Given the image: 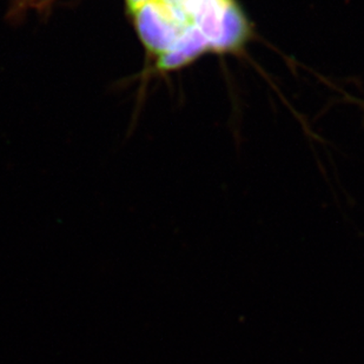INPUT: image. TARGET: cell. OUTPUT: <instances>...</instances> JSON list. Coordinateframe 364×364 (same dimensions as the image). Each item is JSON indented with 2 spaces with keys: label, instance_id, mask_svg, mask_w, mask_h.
<instances>
[{
  "label": "cell",
  "instance_id": "obj_1",
  "mask_svg": "<svg viewBox=\"0 0 364 364\" xmlns=\"http://www.w3.org/2000/svg\"><path fill=\"white\" fill-rule=\"evenodd\" d=\"M132 14L141 41L159 55L170 51L179 38L193 28L163 0H151Z\"/></svg>",
  "mask_w": 364,
  "mask_h": 364
},
{
  "label": "cell",
  "instance_id": "obj_2",
  "mask_svg": "<svg viewBox=\"0 0 364 364\" xmlns=\"http://www.w3.org/2000/svg\"><path fill=\"white\" fill-rule=\"evenodd\" d=\"M127 5L130 7L131 11L134 12V11L137 10L139 7L143 6L145 4H148L149 1H151V0H127Z\"/></svg>",
  "mask_w": 364,
  "mask_h": 364
}]
</instances>
